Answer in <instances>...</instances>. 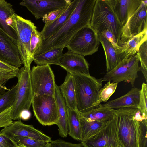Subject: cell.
Masks as SVG:
<instances>
[{
	"instance_id": "1",
	"label": "cell",
	"mask_w": 147,
	"mask_h": 147,
	"mask_svg": "<svg viewBox=\"0 0 147 147\" xmlns=\"http://www.w3.org/2000/svg\"><path fill=\"white\" fill-rule=\"evenodd\" d=\"M96 0H79L75 9L66 22L55 33L43 41L35 55L54 49L66 47L78 31L90 25Z\"/></svg>"
},
{
	"instance_id": "2",
	"label": "cell",
	"mask_w": 147,
	"mask_h": 147,
	"mask_svg": "<svg viewBox=\"0 0 147 147\" xmlns=\"http://www.w3.org/2000/svg\"><path fill=\"white\" fill-rule=\"evenodd\" d=\"M72 74L77 110L80 114L86 113L98 106L99 95L102 86L101 78L96 79L90 75Z\"/></svg>"
},
{
	"instance_id": "3",
	"label": "cell",
	"mask_w": 147,
	"mask_h": 147,
	"mask_svg": "<svg viewBox=\"0 0 147 147\" xmlns=\"http://www.w3.org/2000/svg\"><path fill=\"white\" fill-rule=\"evenodd\" d=\"M138 109L128 107L114 109L118 136L123 147H139L140 121L134 118Z\"/></svg>"
},
{
	"instance_id": "4",
	"label": "cell",
	"mask_w": 147,
	"mask_h": 147,
	"mask_svg": "<svg viewBox=\"0 0 147 147\" xmlns=\"http://www.w3.org/2000/svg\"><path fill=\"white\" fill-rule=\"evenodd\" d=\"M90 25L97 34L108 30L120 40L123 26L107 0H96Z\"/></svg>"
},
{
	"instance_id": "5",
	"label": "cell",
	"mask_w": 147,
	"mask_h": 147,
	"mask_svg": "<svg viewBox=\"0 0 147 147\" xmlns=\"http://www.w3.org/2000/svg\"><path fill=\"white\" fill-rule=\"evenodd\" d=\"M30 68L24 66L19 69L17 76L18 81L12 105L11 118L12 120H20L21 112L29 110L34 96L30 76Z\"/></svg>"
},
{
	"instance_id": "6",
	"label": "cell",
	"mask_w": 147,
	"mask_h": 147,
	"mask_svg": "<svg viewBox=\"0 0 147 147\" xmlns=\"http://www.w3.org/2000/svg\"><path fill=\"white\" fill-rule=\"evenodd\" d=\"M13 26L17 34V46L20 59L24 66L30 68L33 59L30 53L31 35L37 27L31 20L25 19L16 14L13 18Z\"/></svg>"
},
{
	"instance_id": "7",
	"label": "cell",
	"mask_w": 147,
	"mask_h": 147,
	"mask_svg": "<svg viewBox=\"0 0 147 147\" xmlns=\"http://www.w3.org/2000/svg\"><path fill=\"white\" fill-rule=\"evenodd\" d=\"M99 43L97 33L89 25L78 31L66 47L69 51L84 57L97 52Z\"/></svg>"
},
{
	"instance_id": "8",
	"label": "cell",
	"mask_w": 147,
	"mask_h": 147,
	"mask_svg": "<svg viewBox=\"0 0 147 147\" xmlns=\"http://www.w3.org/2000/svg\"><path fill=\"white\" fill-rule=\"evenodd\" d=\"M32 105L34 115L40 124L45 126L56 125L59 113L54 96L34 95Z\"/></svg>"
},
{
	"instance_id": "9",
	"label": "cell",
	"mask_w": 147,
	"mask_h": 147,
	"mask_svg": "<svg viewBox=\"0 0 147 147\" xmlns=\"http://www.w3.org/2000/svg\"><path fill=\"white\" fill-rule=\"evenodd\" d=\"M139 59L136 54L134 56L119 62L111 71L107 72L102 78V82L112 81V83L121 82L130 83L133 87L139 71Z\"/></svg>"
},
{
	"instance_id": "10",
	"label": "cell",
	"mask_w": 147,
	"mask_h": 147,
	"mask_svg": "<svg viewBox=\"0 0 147 147\" xmlns=\"http://www.w3.org/2000/svg\"><path fill=\"white\" fill-rule=\"evenodd\" d=\"M30 76L34 95L54 96L56 84L50 65L34 66L31 70Z\"/></svg>"
},
{
	"instance_id": "11",
	"label": "cell",
	"mask_w": 147,
	"mask_h": 147,
	"mask_svg": "<svg viewBox=\"0 0 147 147\" xmlns=\"http://www.w3.org/2000/svg\"><path fill=\"white\" fill-rule=\"evenodd\" d=\"M81 144L84 147H116L122 144L118 137L114 115L101 130L82 140Z\"/></svg>"
},
{
	"instance_id": "12",
	"label": "cell",
	"mask_w": 147,
	"mask_h": 147,
	"mask_svg": "<svg viewBox=\"0 0 147 147\" xmlns=\"http://www.w3.org/2000/svg\"><path fill=\"white\" fill-rule=\"evenodd\" d=\"M147 0L140 5L123 26L120 40L126 42L147 29Z\"/></svg>"
},
{
	"instance_id": "13",
	"label": "cell",
	"mask_w": 147,
	"mask_h": 147,
	"mask_svg": "<svg viewBox=\"0 0 147 147\" xmlns=\"http://www.w3.org/2000/svg\"><path fill=\"white\" fill-rule=\"evenodd\" d=\"M71 0H23L19 4L26 7L37 20L54 11L69 5Z\"/></svg>"
},
{
	"instance_id": "14",
	"label": "cell",
	"mask_w": 147,
	"mask_h": 147,
	"mask_svg": "<svg viewBox=\"0 0 147 147\" xmlns=\"http://www.w3.org/2000/svg\"><path fill=\"white\" fill-rule=\"evenodd\" d=\"M1 131L12 139L13 136H19L48 142H50L52 140L50 137L36 129L32 125L23 123L20 120L13 122Z\"/></svg>"
},
{
	"instance_id": "15",
	"label": "cell",
	"mask_w": 147,
	"mask_h": 147,
	"mask_svg": "<svg viewBox=\"0 0 147 147\" xmlns=\"http://www.w3.org/2000/svg\"><path fill=\"white\" fill-rule=\"evenodd\" d=\"M0 60L18 68L22 64L17 46L9 36L1 29Z\"/></svg>"
},
{
	"instance_id": "16",
	"label": "cell",
	"mask_w": 147,
	"mask_h": 147,
	"mask_svg": "<svg viewBox=\"0 0 147 147\" xmlns=\"http://www.w3.org/2000/svg\"><path fill=\"white\" fill-rule=\"evenodd\" d=\"M60 63L61 67L67 72L90 75L89 64L83 56L68 50L63 54Z\"/></svg>"
},
{
	"instance_id": "17",
	"label": "cell",
	"mask_w": 147,
	"mask_h": 147,
	"mask_svg": "<svg viewBox=\"0 0 147 147\" xmlns=\"http://www.w3.org/2000/svg\"><path fill=\"white\" fill-rule=\"evenodd\" d=\"M16 13L12 5L5 0H0V29L8 35L17 46V34L13 26Z\"/></svg>"
},
{
	"instance_id": "18",
	"label": "cell",
	"mask_w": 147,
	"mask_h": 147,
	"mask_svg": "<svg viewBox=\"0 0 147 147\" xmlns=\"http://www.w3.org/2000/svg\"><path fill=\"white\" fill-rule=\"evenodd\" d=\"M123 26L138 8L142 0H107Z\"/></svg>"
},
{
	"instance_id": "19",
	"label": "cell",
	"mask_w": 147,
	"mask_h": 147,
	"mask_svg": "<svg viewBox=\"0 0 147 147\" xmlns=\"http://www.w3.org/2000/svg\"><path fill=\"white\" fill-rule=\"evenodd\" d=\"M140 91L139 89L134 87L125 95L99 105L112 109L124 107L137 108L139 102Z\"/></svg>"
},
{
	"instance_id": "20",
	"label": "cell",
	"mask_w": 147,
	"mask_h": 147,
	"mask_svg": "<svg viewBox=\"0 0 147 147\" xmlns=\"http://www.w3.org/2000/svg\"><path fill=\"white\" fill-rule=\"evenodd\" d=\"M147 40V29L133 36L126 42L120 40L118 41V45L121 51V53L119 57V61L135 55L140 46Z\"/></svg>"
},
{
	"instance_id": "21",
	"label": "cell",
	"mask_w": 147,
	"mask_h": 147,
	"mask_svg": "<svg viewBox=\"0 0 147 147\" xmlns=\"http://www.w3.org/2000/svg\"><path fill=\"white\" fill-rule=\"evenodd\" d=\"M54 97L58 106L59 118L56 125L60 136L66 137L68 134V108L60 91L59 86L55 85Z\"/></svg>"
},
{
	"instance_id": "22",
	"label": "cell",
	"mask_w": 147,
	"mask_h": 147,
	"mask_svg": "<svg viewBox=\"0 0 147 147\" xmlns=\"http://www.w3.org/2000/svg\"><path fill=\"white\" fill-rule=\"evenodd\" d=\"M79 0L72 1L68 8L56 20L47 26H44L40 32L43 41L57 32L65 24L75 9Z\"/></svg>"
},
{
	"instance_id": "23",
	"label": "cell",
	"mask_w": 147,
	"mask_h": 147,
	"mask_svg": "<svg viewBox=\"0 0 147 147\" xmlns=\"http://www.w3.org/2000/svg\"><path fill=\"white\" fill-rule=\"evenodd\" d=\"M59 88L67 107L77 111L75 86L72 74L67 73L64 82Z\"/></svg>"
},
{
	"instance_id": "24",
	"label": "cell",
	"mask_w": 147,
	"mask_h": 147,
	"mask_svg": "<svg viewBox=\"0 0 147 147\" xmlns=\"http://www.w3.org/2000/svg\"><path fill=\"white\" fill-rule=\"evenodd\" d=\"M79 114L82 117L88 121L107 122L113 118L115 115L114 109L102 107L99 105L87 112Z\"/></svg>"
},
{
	"instance_id": "25",
	"label": "cell",
	"mask_w": 147,
	"mask_h": 147,
	"mask_svg": "<svg viewBox=\"0 0 147 147\" xmlns=\"http://www.w3.org/2000/svg\"><path fill=\"white\" fill-rule=\"evenodd\" d=\"M64 48H55L35 55L33 57V61L38 65H55L61 67L60 60Z\"/></svg>"
},
{
	"instance_id": "26",
	"label": "cell",
	"mask_w": 147,
	"mask_h": 147,
	"mask_svg": "<svg viewBox=\"0 0 147 147\" xmlns=\"http://www.w3.org/2000/svg\"><path fill=\"white\" fill-rule=\"evenodd\" d=\"M100 42L104 50L106 59V71L109 72L114 69L119 62L118 55L111 44L101 33H98Z\"/></svg>"
},
{
	"instance_id": "27",
	"label": "cell",
	"mask_w": 147,
	"mask_h": 147,
	"mask_svg": "<svg viewBox=\"0 0 147 147\" xmlns=\"http://www.w3.org/2000/svg\"><path fill=\"white\" fill-rule=\"evenodd\" d=\"M68 134L74 139L82 141L79 113L76 110L68 108Z\"/></svg>"
},
{
	"instance_id": "28",
	"label": "cell",
	"mask_w": 147,
	"mask_h": 147,
	"mask_svg": "<svg viewBox=\"0 0 147 147\" xmlns=\"http://www.w3.org/2000/svg\"><path fill=\"white\" fill-rule=\"evenodd\" d=\"M80 115L82 140L88 138L96 134L109 122L88 121Z\"/></svg>"
},
{
	"instance_id": "29",
	"label": "cell",
	"mask_w": 147,
	"mask_h": 147,
	"mask_svg": "<svg viewBox=\"0 0 147 147\" xmlns=\"http://www.w3.org/2000/svg\"><path fill=\"white\" fill-rule=\"evenodd\" d=\"M19 70L0 60V87L5 88V85L10 79L17 77Z\"/></svg>"
},
{
	"instance_id": "30",
	"label": "cell",
	"mask_w": 147,
	"mask_h": 147,
	"mask_svg": "<svg viewBox=\"0 0 147 147\" xmlns=\"http://www.w3.org/2000/svg\"><path fill=\"white\" fill-rule=\"evenodd\" d=\"M16 88V85L10 89L0 93V113L12 106Z\"/></svg>"
},
{
	"instance_id": "31",
	"label": "cell",
	"mask_w": 147,
	"mask_h": 147,
	"mask_svg": "<svg viewBox=\"0 0 147 147\" xmlns=\"http://www.w3.org/2000/svg\"><path fill=\"white\" fill-rule=\"evenodd\" d=\"M12 139L18 144L26 147H49L50 145V142L26 137L14 136L12 138Z\"/></svg>"
},
{
	"instance_id": "32",
	"label": "cell",
	"mask_w": 147,
	"mask_h": 147,
	"mask_svg": "<svg viewBox=\"0 0 147 147\" xmlns=\"http://www.w3.org/2000/svg\"><path fill=\"white\" fill-rule=\"evenodd\" d=\"M136 54L137 55L141 65L139 71L143 74L147 82V41L143 42L140 46Z\"/></svg>"
},
{
	"instance_id": "33",
	"label": "cell",
	"mask_w": 147,
	"mask_h": 147,
	"mask_svg": "<svg viewBox=\"0 0 147 147\" xmlns=\"http://www.w3.org/2000/svg\"><path fill=\"white\" fill-rule=\"evenodd\" d=\"M117 84V83H111V81H108L100 90L97 103L98 105L102 102H105L107 101L115 92Z\"/></svg>"
},
{
	"instance_id": "34",
	"label": "cell",
	"mask_w": 147,
	"mask_h": 147,
	"mask_svg": "<svg viewBox=\"0 0 147 147\" xmlns=\"http://www.w3.org/2000/svg\"><path fill=\"white\" fill-rule=\"evenodd\" d=\"M37 28H35L32 31L30 42V53L33 59L41 47L43 41L40 33Z\"/></svg>"
},
{
	"instance_id": "35",
	"label": "cell",
	"mask_w": 147,
	"mask_h": 147,
	"mask_svg": "<svg viewBox=\"0 0 147 147\" xmlns=\"http://www.w3.org/2000/svg\"><path fill=\"white\" fill-rule=\"evenodd\" d=\"M137 109L142 117L147 119V85L143 83L140 89L139 102Z\"/></svg>"
},
{
	"instance_id": "36",
	"label": "cell",
	"mask_w": 147,
	"mask_h": 147,
	"mask_svg": "<svg viewBox=\"0 0 147 147\" xmlns=\"http://www.w3.org/2000/svg\"><path fill=\"white\" fill-rule=\"evenodd\" d=\"M69 5L53 11L45 16L42 18V21L45 23L44 26H47L54 22L65 11Z\"/></svg>"
},
{
	"instance_id": "37",
	"label": "cell",
	"mask_w": 147,
	"mask_h": 147,
	"mask_svg": "<svg viewBox=\"0 0 147 147\" xmlns=\"http://www.w3.org/2000/svg\"><path fill=\"white\" fill-rule=\"evenodd\" d=\"M147 119L139 122V147H147Z\"/></svg>"
},
{
	"instance_id": "38",
	"label": "cell",
	"mask_w": 147,
	"mask_h": 147,
	"mask_svg": "<svg viewBox=\"0 0 147 147\" xmlns=\"http://www.w3.org/2000/svg\"><path fill=\"white\" fill-rule=\"evenodd\" d=\"M101 33L112 45L118 55L119 59V57L121 53V51L118 45V41L115 36L111 32L108 30H105Z\"/></svg>"
},
{
	"instance_id": "39",
	"label": "cell",
	"mask_w": 147,
	"mask_h": 147,
	"mask_svg": "<svg viewBox=\"0 0 147 147\" xmlns=\"http://www.w3.org/2000/svg\"><path fill=\"white\" fill-rule=\"evenodd\" d=\"M12 106L0 113V128H5L13 122L11 118Z\"/></svg>"
},
{
	"instance_id": "40",
	"label": "cell",
	"mask_w": 147,
	"mask_h": 147,
	"mask_svg": "<svg viewBox=\"0 0 147 147\" xmlns=\"http://www.w3.org/2000/svg\"><path fill=\"white\" fill-rule=\"evenodd\" d=\"M49 147H84L81 143L74 144L61 140H51Z\"/></svg>"
},
{
	"instance_id": "41",
	"label": "cell",
	"mask_w": 147,
	"mask_h": 147,
	"mask_svg": "<svg viewBox=\"0 0 147 147\" xmlns=\"http://www.w3.org/2000/svg\"><path fill=\"white\" fill-rule=\"evenodd\" d=\"M17 145L12 139L0 132V147H15Z\"/></svg>"
},
{
	"instance_id": "42",
	"label": "cell",
	"mask_w": 147,
	"mask_h": 147,
	"mask_svg": "<svg viewBox=\"0 0 147 147\" xmlns=\"http://www.w3.org/2000/svg\"><path fill=\"white\" fill-rule=\"evenodd\" d=\"M31 116V113L28 110L22 111L20 115V119L24 120H27L29 119Z\"/></svg>"
},
{
	"instance_id": "43",
	"label": "cell",
	"mask_w": 147,
	"mask_h": 147,
	"mask_svg": "<svg viewBox=\"0 0 147 147\" xmlns=\"http://www.w3.org/2000/svg\"><path fill=\"white\" fill-rule=\"evenodd\" d=\"M15 147H26L25 146L21 145L18 144Z\"/></svg>"
},
{
	"instance_id": "44",
	"label": "cell",
	"mask_w": 147,
	"mask_h": 147,
	"mask_svg": "<svg viewBox=\"0 0 147 147\" xmlns=\"http://www.w3.org/2000/svg\"><path fill=\"white\" fill-rule=\"evenodd\" d=\"M116 147H123L122 144L119 145Z\"/></svg>"
},
{
	"instance_id": "45",
	"label": "cell",
	"mask_w": 147,
	"mask_h": 147,
	"mask_svg": "<svg viewBox=\"0 0 147 147\" xmlns=\"http://www.w3.org/2000/svg\"><path fill=\"white\" fill-rule=\"evenodd\" d=\"M4 89V88H1L0 87V89Z\"/></svg>"
}]
</instances>
